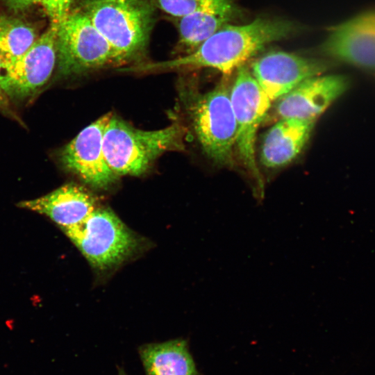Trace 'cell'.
Segmentation results:
<instances>
[{
    "label": "cell",
    "mask_w": 375,
    "mask_h": 375,
    "mask_svg": "<svg viewBox=\"0 0 375 375\" xmlns=\"http://www.w3.org/2000/svg\"><path fill=\"white\" fill-rule=\"evenodd\" d=\"M294 23L282 19L258 18L244 25L226 24L196 49L170 60L143 63L125 69L152 72L183 68L211 67L231 74L266 44L288 38L299 31Z\"/></svg>",
    "instance_id": "obj_1"
},
{
    "label": "cell",
    "mask_w": 375,
    "mask_h": 375,
    "mask_svg": "<svg viewBox=\"0 0 375 375\" xmlns=\"http://www.w3.org/2000/svg\"><path fill=\"white\" fill-rule=\"evenodd\" d=\"M183 127L178 123L154 131L136 128L111 115L103 133L106 162L118 176H140L167 151L183 149Z\"/></svg>",
    "instance_id": "obj_2"
},
{
    "label": "cell",
    "mask_w": 375,
    "mask_h": 375,
    "mask_svg": "<svg viewBox=\"0 0 375 375\" xmlns=\"http://www.w3.org/2000/svg\"><path fill=\"white\" fill-rule=\"evenodd\" d=\"M97 272H109L135 256L144 242L108 208H97L83 223L63 231Z\"/></svg>",
    "instance_id": "obj_3"
},
{
    "label": "cell",
    "mask_w": 375,
    "mask_h": 375,
    "mask_svg": "<svg viewBox=\"0 0 375 375\" xmlns=\"http://www.w3.org/2000/svg\"><path fill=\"white\" fill-rule=\"evenodd\" d=\"M81 10L107 40L122 63L145 49L153 10L147 0H86Z\"/></svg>",
    "instance_id": "obj_4"
},
{
    "label": "cell",
    "mask_w": 375,
    "mask_h": 375,
    "mask_svg": "<svg viewBox=\"0 0 375 375\" xmlns=\"http://www.w3.org/2000/svg\"><path fill=\"white\" fill-rule=\"evenodd\" d=\"M56 56L58 72L64 76L122 64L115 49L81 10L69 12L58 25Z\"/></svg>",
    "instance_id": "obj_5"
},
{
    "label": "cell",
    "mask_w": 375,
    "mask_h": 375,
    "mask_svg": "<svg viewBox=\"0 0 375 375\" xmlns=\"http://www.w3.org/2000/svg\"><path fill=\"white\" fill-rule=\"evenodd\" d=\"M188 107L193 128L204 152L216 163L231 165L237 124L230 90L221 84L199 95Z\"/></svg>",
    "instance_id": "obj_6"
},
{
    "label": "cell",
    "mask_w": 375,
    "mask_h": 375,
    "mask_svg": "<svg viewBox=\"0 0 375 375\" xmlns=\"http://www.w3.org/2000/svg\"><path fill=\"white\" fill-rule=\"evenodd\" d=\"M230 97L237 124L235 145L240 158L256 190L263 195L264 181L256 160L255 144L258 130L272 101L244 66L238 69Z\"/></svg>",
    "instance_id": "obj_7"
},
{
    "label": "cell",
    "mask_w": 375,
    "mask_h": 375,
    "mask_svg": "<svg viewBox=\"0 0 375 375\" xmlns=\"http://www.w3.org/2000/svg\"><path fill=\"white\" fill-rule=\"evenodd\" d=\"M321 51L335 61L375 76V6L330 27Z\"/></svg>",
    "instance_id": "obj_8"
},
{
    "label": "cell",
    "mask_w": 375,
    "mask_h": 375,
    "mask_svg": "<svg viewBox=\"0 0 375 375\" xmlns=\"http://www.w3.org/2000/svg\"><path fill=\"white\" fill-rule=\"evenodd\" d=\"M58 25L50 27L17 59L2 63L1 87L8 98L25 99L49 79L56 62Z\"/></svg>",
    "instance_id": "obj_9"
},
{
    "label": "cell",
    "mask_w": 375,
    "mask_h": 375,
    "mask_svg": "<svg viewBox=\"0 0 375 375\" xmlns=\"http://www.w3.org/2000/svg\"><path fill=\"white\" fill-rule=\"evenodd\" d=\"M111 115L107 113L84 128L60 153V161L67 170L99 190L108 189L119 178L109 167L103 147L104 131Z\"/></svg>",
    "instance_id": "obj_10"
},
{
    "label": "cell",
    "mask_w": 375,
    "mask_h": 375,
    "mask_svg": "<svg viewBox=\"0 0 375 375\" xmlns=\"http://www.w3.org/2000/svg\"><path fill=\"white\" fill-rule=\"evenodd\" d=\"M330 65L322 60L285 51H271L252 65V74L271 101L292 90L305 80L322 74Z\"/></svg>",
    "instance_id": "obj_11"
},
{
    "label": "cell",
    "mask_w": 375,
    "mask_h": 375,
    "mask_svg": "<svg viewBox=\"0 0 375 375\" xmlns=\"http://www.w3.org/2000/svg\"><path fill=\"white\" fill-rule=\"evenodd\" d=\"M350 85L349 77L344 74L313 76L278 99L275 111L281 119L315 122Z\"/></svg>",
    "instance_id": "obj_12"
},
{
    "label": "cell",
    "mask_w": 375,
    "mask_h": 375,
    "mask_svg": "<svg viewBox=\"0 0 375 375\" xmlns=\"http://www.w3.org/2000/svg\"><path fill=\"white\" fill-rule=\"evenodd\" d=\"M18 206L48 217L62 231L81 224L98 208L94 196L74 183L37 199L21 201Z\"/></svg>",
    "instance_id": "obj_13"
},
{
    "label": "cell",
    "mask_w": 375,
    "mask_h": 375,
    "mask_svg": "<svg viewBox=\"0 0 375 375\" xmlns=\"http://www.w3.org/2000/svg\"><path fill=\"white\" fill-rule=\"evenodd\" d=\"M238 13L235 0H201L194 10L180 17V43L189 53L194 51Z\"/></svg>",
    "instance_id": "obj_14"
},
{
    "label": "cell",
    "mask_w": 375,
    "mask_h": 375,
    "mask_svg": "<svg viewBox=\"0 0 375 375\" xmlns=\"http://www.w3.org/2000/svg\"><path fill=\"white\" fill-rule=\"evenodd\" d=\"M315 123L294 118L281 119L264 137L260 153L262 164L274 168L292 162L308 140Z\"/></svg>",
    "instance_id": "obj_15"
},
{
    "label": "cell",
    "mask_w": 375,
    "mask_h": 375,
    "mask_svg": "<svg viewBox=\"0 0 375 375\" xmlns=\"http://www.w3.org/2000/svg\"><path fill=\"white\" fill-rule=\"evenodd\" d=\"M145 375H198L188 342L177 338L138 348Z\"/></svg>",
    "instance_id": "obj_16"
},
{
    "label": "cell",
    "mask_w": 375,
    "mask_h": 375,
    "mask_svg": "<svg viewBox=\"0 0 375 375\" xmlns=\"http://www.w3.org/2000/svg\"><path fill=\"white\" fill-rule=\"evenodd\" d=\"M35 29L24 22L0 16V59L2 63L23 55L37 40Z\"/></svg>",
    "instance_id": "obj_17"
},
{
    "label": "cell",
    "mask_w": 375,
    "mask_h": 375,
    "mask_svg": "<svg viewBox=\"0 0 375 375\" xmlns=\"http://www.w3.org/2000/svg\"><path fill=\"white\" fill-rule=\"evenodd\" d=\"M166 13L181 17L194 10L201 0H156Z\"/></svg>",
    "instance_id": "obj_18"
},
{
    "label": "cell",
    "mask_w": 375,
    "mask_h": 375,
    "mask_svg": "<svg viewBox=\"0 0 375 375\" xmlns=\"http://www.w3.org/2000/svg\"><path fill=\"white\" fill-rule=\"evenodd\" d=\"M72 0H44L42 6L51 24L58 25L69 12Z\"/></svg>",
    "instance_id": "obj_19"
},
{
    "label": "cell",
    "mask_w": 375,
    "mask_h": 375,
    "mask_svg": "<svg viewBox=\"0 0 375 375\" xmlns=\"http://www.w3.org/2000/svg\"><path fill=\"white\" fill-rule=\"evenodd\" d=\"M44 0H3L6 6L15 12H22L31 6L42 4Z\"/></svg>",
    "instance_id": "obj_20"
},
{
    "label": "cell",
    "mask_w": 375,
    "mask_h": 375,
    "mask_svg": "<svg viewBox=\"0 0 375 375\" xmlns=\"http://www.w3.org/2000/svg\"><path fill=\"white\" fill-rule=\"evenodd\" d=\"M1 73H2V62L0 59V82H1ZM10 106V105L9 103V98L2 90L1 87V84H0V110L9 111Z\"/></svg>",
    "instance_id": "obj_21"
},
{
    "label": "cell",
    "mask_w": 375,
    "mask_h": 375,
    "mask_svg": "<svg viewBox=\"0 0 375 375\" xmlns=\"http://www.w3.org/2000/svg\"><path fill=\"white\" fill-rule=\"evenodd\" d=\"M117 370V375H127L123 367H118Z\"/></svg>",
    "instance_id": "obj_22"
}]
</instances>
